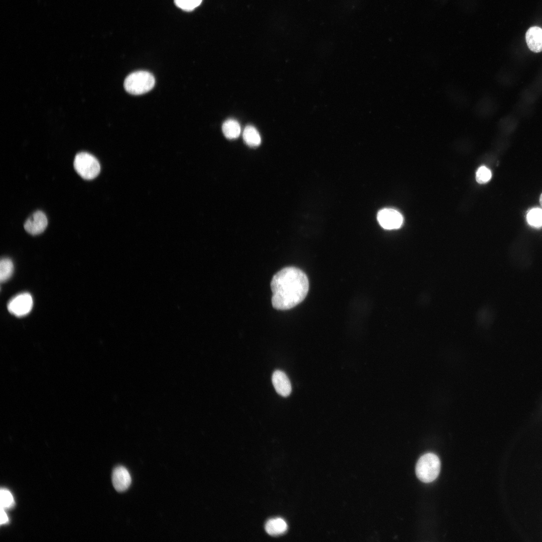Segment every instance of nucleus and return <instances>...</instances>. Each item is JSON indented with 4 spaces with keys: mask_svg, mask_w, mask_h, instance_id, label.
Returning <instances> with one entry per match:
<instances>
[{
    "mask_svg": "<svg viewBox=\"0 0 542 542\" xmlns=\"http://www.w3.org/2000/svg\"><path fill=\"white\" fill-rule=\"evenodd\" d=\"M270 287L273 307L278 310H288L304 300L309 291V281L302 270L289 266L274 276Z\"/></svg>",
    "mask_w": 542,
    "mask_h": 542,
    "instance_id": "f257e3e1",
    "label": "nucleus"
},
{
    "mask_svg": "<svg viewBox=\"0 0 542 542\" xmlns=\"http://www.w3.org/2000/svg\"><path fill=\"white\" fill-rule=\"evenodd\" d=\"M155 83V79L152 74L146 71H138L126 77L124 87L129 93L140 95L151 90Z\"/></svg>",
    "mask_w": 542,
    "mask_h": 542,
    "instance_id": "f03ea898",
    "label": "nucleus"
},
{
    "mask_svg": "<svg viewBox=\"0 0 542 542\" xmlns=\"http://www.w3.org/2000/svg\"><path fill=\"white\" fill-rule=\"evenodd\" d=\"M440 467L441 463L438 457L433 453H427L419 459L416 472L421 481L426 483L431 482L438 477Z\"/></svg>",
    "mask_w": 542,
    "mask_h": 542,
    "instance_id": "7ed1b4c3",
    "label": "nucleus"
},
{
    "mask_svg": "<svg viewBox=\"0 0 542 542\" xmlns=\"http://www.w3.org/2000/svg\"><path fill=\"white\" fill-rule=\"evenodd\" d=\"M74 167L77 173L85 180H92L99 174V162L92 155L81 152L77 154L74 160Z\"/></svg>",
    "mask_w": 542,
    "mask_h": 542,
    "instance_id": "20e7f679",
    "label": "nucleus"
},
{
    "mask_svg": "<svg viewBox=\"0 0 542 542\" xmlns=\"http://www.w3.org/2000/svg\"><path fill=\"white\" fill-rule=\"evenodd\" d=\"M33 305L32 296L28 293L17 295L8 304L9 311L17 317H23L29 314Z\"/></svg>",
    "mask_w": 542,
    "mask_h": 542,
    "instance_id": "39448f33",
    "label": "nucleus"
},
{
    "mask_svg": "<svg viewBox=\"0 0 542 542\" xmlns=\"http://www.w3.org/2000/svg\"><path fill=\"white\" fill-rule=\"evenodd\" d=\"M377 220L381 226L386 229L399 228L403 222L402 215L396 210L384 208L377 214Z\"/></svg>",
    "mask_w": 542,
    "mask_h": 542,
    "instance_id": "423d86ee",
    "label": "nucleus"
},
{
    "mask_svg": "<svg viewBox=\"0 0 542 542\" xmlns=\"http://www.w3.org/2000/svg\"><path fill=\"white\" fill-rule=\"evenodd\" d=\"M444 92L448 100L459 108H466L470 103V99L467 93L456 85H447L444 88Z\"/></svg>",
    "mask_w": 542,
    "mask_h": 542,
    "instance_id": "0eeeda50",
    "label": "nucleus"
},
{
    "mask_svg": "<svg viewBox=\"0 0 542 542\" xmlns=\"http://www.w3.org/2000/svg\"><path fill=\"white\" fill-rule=\"evenodd\" d=\"M48 225L46 215L41 211L34 212L25 222L24 227L27 232L32 235L42 233Z\"/></svg>",
    "mask_w": 542,
    "mask_h": 542,
    "instance_id": "6e6552de",
    "label": "nucleus"
},
{
    "mask_svg": "<svg viewBox=\"0 0 542 542\" xmlns=\"http://www.w3.org/2000/svg\"><path fill=\"white\" fill-rule=\"evenodd\" d=\"M112 481L116 491L123 492L129 487L131 478L127 469L123 466H119L115 467L113 471Z\"/></svg>",
    "mask_w": 542,
    "mask_h": 542,
    "instance_id": "1a4fd4ad",
    "label": "nucleus"
},
{
    "mask_svg": "<svg viewBox=\"0 0 542 542\" xmlns=\"http://www.w3.org/2000/svg\"><path fill=\"white\" fill-rule=\"evenodd\" d=\"M272 382L279 394L284 397L290 394L292 391L291 384L285 372L280 370L274 371L272 376Z\"/></svg>",
    "mask_w": 542,
    "mask_h": 542,
    "instance_id": "9d476101",
    "label": "nucleus"
},
{
    "mask_svg": "<svg viewBox=\"0 0 542 542\" xmlns=\"http://www.w3.org/2000/svg\"><path fill=\"white\" fill-rule=\"evenodd\" d=\"M526 42L528 48L532 52L542 51V29L538 27L530 28L525 34Z\"/></svg>",
    "mask_w": 542,
    "mask_h": 542,
    "instance_id": "9b49d317",
    "label": "nucleus"
},
{
    "mask_svg": "<svg viewBox=\"0 0 542 542\" xmlns=\"http://www.w3.org/2000/svg\"><path fill=\"white\" fill-rule=\"evenodd\" d=\"M266 532L272 536H277L284 533L288 529L286 521L280 517L271 518L265 525Z\"/></svg>",
    "mask_w": 542,
    "mask_h": 542,
    "instance_id": "f8f14e48",
    "label": "nucleus"
},
{
    "mask_svg": "<svg viewBox=\"0 0 542 542\" xmlns=\"http://www.w3.org/2000/svg\"><path fill=\"white\" fill-rule=\"evenodd\" d=\"M222 129L225 137L229 139H236L241 132L239 123L232 119L226 120L223 123Z\"/></svg>",
    "mask_w": 542,
    "mask_h": 542,
    "instance_id": "ddd939ff",
    "label": "nucleus"
},
{
    "mask_svg": "<svg viewBox=\"0 0 542 542\" xmlns=\"http://www.w3.org/2000/svg\"><path fill=\"white\" fill-rule=\"evenodd\" d=\"M243 139L250 147H257L260 144L261 138L257 129L251 125L246 126L243 132Z\"/></svg>",
    "mask_w": 542,
    "mask_h": 542,
    "instance_id": "4468645a",
    "label": "nucleus"
},
{
    "mask_svg": "<svg viewBox=\"0 0 542 542\" xmlns=\"http://www.w3.org/2000/svg\"><path fill=\"white\" fill-rule=\"evenodd\" d=\"M14 270L12 261L8 258H4L0 262V281L5 282L12 276Z\"/></svg>",
    "mask_w": 542,
    "mask_h": 542,
    "instance_id": "2eb2a0df",
    "label": "nucleus"
},
{
    "mask_svg": "<svg viewBox=\"0 0 542 542\" xmlns=\"http://www.w3.org/2000/svg\"><path fill=\"white\" fill-rule=\"evenodd\" d=\"M528 223L534 227L542 226V209L535 208L529 210L526 215Z\"/></svg>",
    "mask_w": 542,
    "mask_h": 542,
    "instance_id": "dca6fc26",
    "label": "nucleus"
},
{
    "mask_svg": "<svg viewBox=\"0 0 542 542\" xmlns=\"http://www.w3.org/2000/svg\"><path fill=\"white\" fill-rule=\"evenodd\" d=\"M1 508L4 509L12 508L15 504L12 493L7 489H1Z\"/></svg>",
    "mask_w": 542,
    "mask_h": 542,
    "instance_id": "f3484780",
    "label": "nucleus"
},
{
    "mask_svg": "<svg viewBox=\"0 0 542 542\" xmlns=\"http://www.w3.org/2000/svg\"><path fill=\"white\" fill-rule=\"evenodd\" d=\"M202 0H174L176 5L186 11H191L198 7Z\"/></svg>",
    "mask_w": 542,
    "mask_h": 542,
    "instance_id": "a211bd4d",
    "label": "nucleus"
},
{
    "mask_svg": "<svg viewBox=\"0 0 542 542\" xmlns=\"http://www.w3.org/2000/svg\"><path fill=\"white\" fill-rule=\"evenodd\" d=\"M490 170L485 166L480 167L476 174V179L478 183L484 184L487 183L491 178Z\"/></svg>",
    "mask_w": 542,
    "mask_h": 542,
    "instance_id": "6ab92c4d",
    "label": "nucleus"
},
{
    "mask_svg": "<svg viewBox=\"0 0 542 542\" xmlns=\"http://www.w3.org/2000/svg\"><path fill=\"white\" fill-rule=\"evenodd\" d=\"M8 521L9 518L5 509L1 508V524H6Z\"/></svg>",
    "mask_w": 542,
    "mask_h": 542,
    "instance_id": "aec40b11",
    "label": "nucleus"
},
{
    "mask_svg": "<svg viewBox=\"0 0 542 542\" xmlns=\"http://www.w3.org/2000/svg\"><path fill=\"white\" fill-rule=\"evenodd\" d=\"M539 203H540V204L541 205V206L542 207V193H541V195H540V198H539Z\"/></svg>",
    "mask_w": 542,
    "mask_h": 542,
    "instance_id": "412c9836",
    "label": "nucleus"
}]
</instances>
